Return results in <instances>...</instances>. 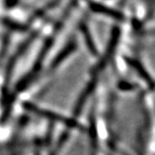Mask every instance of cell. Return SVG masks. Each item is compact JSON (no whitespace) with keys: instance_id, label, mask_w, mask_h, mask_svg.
I'll return each instance as SVG.
<instances>
[{"instance_id":"6da1fadb","label":"cell","mask_w":155,"mask_h":155,"mask_svg":"<svg viewBox=\"0 0 155 155\" xmlns=\"http://www.w3.org/2000/svg\"><path fill=\"white\" fill-rule=\"evenodd\" d=\"M90 8L94 12H97L103 15H107L108 17H111L117 21H123L124 19V15L121 12H119L117 9H114L112 8H109L106 5L100 4L98 2L92 1L90 3Z\"/></svg>"},{"instance_id":"7a4b0ae2","label":"cell","mask_w":155,"mask_h":155,"mask_svg":"<svg viewBox=\"0 0 155 155\" xmlns=\"http://www.w3.org/2000/svg\"><path fill=\"white\" fill-rule=\"evenodd\" d=\"M60 1H61V0H51V1H50L48 4H46L44 7L40 8L38 10H37V12L32 15V19L38 18V17H41L44 14H46L48 12H50V10H51L52 8H54L55 7H56L60 3Z\"/></svg>"},{"instance_id":"3957f363","label":"cell","mask_w":155,"mask_h":155,"mask_svg":"<svg viewBox=\"0 0 155 155\" xmlns=\"http://www.w3.org/2000/svg\"><path fill=\"white\" fill-rule=\"evenodd\" d=\"M18 2V0H6L5 1V5L8 8H12L13 6H15Z\"/></svg>"},{"instance_id":"277c9868","label":"cell","mask_w":155,"mask_h":155,"mask_svg":"<svg viewBox=\"0 0 155 155\" xmlns=\"http://www.w3.org/2000/svg\"><path fill=\"white\" fill-rule=\"evenodd\" d=\"M125 1H126V0H121V3H120V4H124Z\"/></svg>"}]
</instances>
